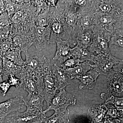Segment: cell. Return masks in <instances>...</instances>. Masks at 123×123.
I'll return each instance as SVG.
<instances>
[{"mask_svg": "<svg viewBox=\"0 0 123 123\" xmlns=\"http://www.w3.org/2000/svg\"><path fill=\"white\" fill-rule=\"evenodd\" d=\"M46 117L43 111H34L26 110L23 112H13L7 116L5 120L7 123H43Z\"/></svg>", "mask_w": 123, "mask_h": 123, "instance_id": "cell-1", "label": "cell"}, {"mask_svg": "<svg viewBox=\"0 0 123 123\" xmlns=\"http://www.w3.org/2000/svg\"><path fill=\"white\" fill-rule=\"evenodd\" d=\"M75 102V98L67 93L64 89L56 94L49 106L43 111L46 114V112L50 110H54L55 112L65 111L69 105Z\"/></svg>", "mask_w": 123, "mask_h": 123, "instance_id": "cell-2", "label": "cell"}, {"mask_svg": "<svg viewBox=\"0 0 123 123\" xmlns=\"http://www.w3.org/2000/svg\"><path fill=\"white\" fill-rule=\"evenodd\" d=\"M92 60L95 63L99 74L104 75L107 74L115 65L123 61L114 57L109 51L99 53L96 56L93 55Z\"/></svg>", "mask_w": 123, "mask_h": 123, "instance_id": "cell-3", "label": "cell"}, {"mask_svg": "<svg viewBox=\"0 0 123 123\" xmlns=\"http://www.w3.org/2000/svg\"><path fill=\"white\" fill-rule=\"evenodd\" d=\"M20 79L21 88L28 92L29 94H39L43 97V77L29 75L20 78Z\"/></svg>", "mask_w": 123, "mask_h": 123, "instance_id": "cell-4", "label": "cell"}, {"mask_svg": "<svg viewBox=\"0 0 123 123\" xmlns=\"http://www.w3.org/2000/svg\"><path fill=\"white\" fill-rule=\"evenodd\" d=\"M23 98L18 95L0 103V120L5 121L7 116L25 106Z\"/></svg>", "mask_w": 123, "mask_h": 123, "instance_id": "cell-5", "label": "cell"}, {"mask_svg": "<svg viewBox=\"0 0 123 123\" xmlns=\"http://www.w3.org/2000/svg\"><path fill=\"white\" fill-rule=\"evenodd\" d=\"M51 30L49 27H35L33 42L38 51L44 48L49 43Z\"/></svg>", "mask_w": 123, "mask_h": 123, "instance_id": "cell-6", "label": "cell"}, {"mask_svg": "<svg viewBox=\"0 0 123 123\" xmlns=\"http://www.w3.org/2000/svg\"><path fill=\"white\" fill-rule=\"evenodd\" d=\"M56 91L52 72L45 75L43 77V97L47 102V107L56 94Z\"/></svg>", "mask_w": 123, "mask_h": 123, "instance_id": "cell-7", "label": "cell"}, {"mask_svg": "<svg viewBox=\"0 0 123 123\" xmlns=\"http://www.w3.org/2000/svg\"><path fill=\"white\" fill-rule=\"evenodd\" d=\"M55 41L56 43V49L53 60L63 63L70 57L71 48L69 43L60 38H57Z\"/></svg>", "mask_w": 123, "mask_h": 123, "instance_id": "cell-8", "label": "cell"}, {"mask_svg": "<svg viewBox=\"0 0 123 123\" xmlns=\"http://www.w3.org/2000/svg\"><path fill=\"white\" fill-rule=\"evenodd\" d=\"M23 100L26 110L42 112L44 99L43 97L39 94H29L27 96L23 97Z\"/></svg>", "mask_w": 123, "mask_h": 123, "instance_id": "cell-9", "label": "cell"}, {"mask_svg": "<svg viewBox=\"0 0 123 123\" xmlns=\"http://www.w3.org/2000/svg\"><path fill=\"white\" fill-rule=\"evenodd\" d=\"M52 72L56 90L64 89L69 84V78L63 69L55 64L52 66Z\"/></svg>", "mask_w": 123, "mask_h": 123, "instance_id": "cell-10", "label": "cell"}, {"mask_svg": "<svg viewBox=\"0 0 123 123\" xmlns=\"http://www.w3.org/2000/svg\"><path fill=\"white\" fill-rule=\"evenodd\" d=\"M92 56L87 50L86 47L79 43L75 47L70 49V57L78 59L80 62L92 60Z\"/></svg>", "mask_w": 123, "mask_h": 123, "instance_id": "cell-11", "label": "cell"}, {"mask_svg": "<svg viewBox=\"0 0 123 123\" xmlns=\"http://www.w3.org/2000/svg\"><path fill=\"white\" fill-rule=\"evenodd\" d=\"M99 74L98 70H91L78 77L80 81L81 88H92L94 86L96 79Z\"/></svg>", "mask_w": 123, "mask_h": 123, "instance_id": "cell-12", "label": "cell"}, {"mask_svg": "<svg viewBox=\"0 0 123 123\" xmlns=\"http://www.w3.org/2000/svg\"><path fill=\"white\" fill-rule=\"evenodd\" d=\"M22 51L20 49L12 47L8 51L1 55L2 57L10 60L18 66H22L24 63V61L23 60L21 56Z\"/></svg>", "mask_w": 123, "mask_h": 123, "instance_id": "cell-13", "label": "cell"}, {"mask_svg": "<svg viewBox=\"0 0 123 123\" xmlns=\"http://www.w3.org/2000/svg\"><path fill=\"white\" fill-rule=\"evenodd\" d=\"M2 66L4 75L8 78L11 75L19 74L21 66H18L10 60L2 57Z\"/></svg>", "mask_w": 123, "mask_h": 123, "instance_id": "cell-14", "label": "cell"}, {"mask_svg": "<svg viewBox=\"0 0 123 123\" xmlns=\"http://www.w3.org/2000/svg\"><path fill=\"white\" fill-rule=\"evenodd\" d=\"M27 37L19 35L14 36L12 39L13 46L20 49L22 51L27 53L28 49L33 43V40L29 39Z\"/></svg>", "mask_w": 123, "mask_h": 123, "instance_id": "cell-15", "label": "cell"}, {"mask_svg": "<svg viewBox=\"0 0 123 123\" xmlns=\"http://www.w3.org/2000/svg\"><path fill=\"white\" fill-rule=\"evenodd\" d=\"M68 111L66 110L55 112L52 116L47 118L43 123H67Z\"/></svg>", "mask_w": 123, "mask_h": 123, "instance_id": "cell-16", "label": "cell"}, {"mask_svg": "<svg viewBox=\"0 0 123 123\" xmlns=\"http://www.w3.org/2000/svg\"><path fill=\"white\" fill-rule=\"evenodd\" d=\"M63 69L68 77L70 78H78L86 74L87 71L82 65H79L73 68Z\"/></svg>", "mask_w": 123, "mask_h": 123, "instance_id": "cell-17", "label": "cell"}, {"mask_svg": "<svg viewBox=\"0 0 123 123\" xmlns=\"http://www.w3.org/2000/svg\"><path fill=\"white\" fill-rule=\"evenodd\" d=\"M6 7V11L8 15L11 17L15 12L18 11L19 7L17 4L14 3L12 1H4Z\"/></svg>", "mask_w": 123, "mask_h": 123, "instance_id": "cell-18", "label": "cell"}, {"mask_svg": "<svg viewBox=\"0 0 123 123\" xmlns=\"http://www.w3.org/2000/svg\"><path fill=\"white\" fill-rule=\"evenodd\" d=\"M9 18L7 12L0 15V30L11 28V19Z\"/></svg>", "mask_w": 123, "mask_h": 123, "instance_id": "cell-19", "label": "cell"}, {"mask_svg": "<svg viewBox=\"0 0 123 123\" xmlns=\"http://www.w3.org/2000/svg\"><path fill=\"white\" fill-rule=\"evenodd\" d=\"M25 18V13L22 10H19L11 16L10 19L12 23L17 25L23 22Z\"/></svg>", "mask_w": 123, "mask_h": 123, "instance_id": "cell-20", "label": "cell"}, {"mask_svg": "<svg viewBox=\"0 0 123 123\" xmlns=\"http://www.w3.org/2000/svg\"><path fill=\"white\" fill-rule=\"evenodd\" d=\"M12 45V38L0 40V53L2 55L10 49Z\"/></svg>", "mask_w": 123, "mask_h": 123, "instance_id": "cell-21", "label": "cell"}, {"mask_svg": "<svg viewBox=\"0 0 123 123\" xmlns=\"http://www.w3.org/2000/svg\"><path fill=\"white\" fill-rule=\"evenodd\" d=\"M79 39L78 43L86 47L89 44L92 40V35L88 32L82 33Z\"/></svg>", "mask_w": 123, "mask_h": 123, "instance_id": "cell-22", "label": "cell"}, {"mask_svg": "<svg viewBox=\"0 0 123 123\" xmlns=\"http://www.w3.org/2000/svg\"><path fill=\"white\" fill-rule=\"evenodd\" d=\"M80 61L78 59H68L61 65V67L63 69L71 68H73L79 65Z\"/></svg>", "mask_w": 123, "mask_h": 123, "instance_id": "cell-23", "label": "cell"}, {"mask_svg": "<svg viewBox=\"0 0 123 123\" xmlns=\"http://www.w3.org/2000/svg\"><path fill=\"white\" fill-rule=\"evenodd\" d=\"M7 80L11 86H15L17 89L21 88V80L16 77L15 75H10L7 78Z\"/></svg>", "mask_w": 123, "mask_h": 123, "instance_id": "cell-24", "label": "cell"}, {"mask_svg": "<svg viewBox=\"0 0 123 123\" xmlns=\"http://www.w3.org/2000/svg\"><path fill=\"white\" fill-rule=\"evenodd\" d=\"M51 30L53 34L56 35H60L63 31V29L62 25L60 22L58 21H55L52 24Z\"/></svg>", "mask_w": 123, "mask_h": 123, "instance_id": "cell-25", "label": "cell"}, {"mask_svg": "<svg viewBox=\"0 0 123 123\" xmlns=\"http://www.w3.org/2000/svg\"><path fill=\"white\" fill-rule=\"evenodd\" d=\"M37 26L45 27L47 25L48 21L46 14L41 13L38 15L36 18Z\"/></svg>", "mask_w": 123, "mask_h": 123, "instance_id": "cell-26", "label": "cell"}, {"mask_svg": "<svg viewBox=\"0 0 123 123\" xmlns=\"http://www.w3.org/2000/svg\"><path fill=\"white\" fill-rule=\"evenodd\" d=\"M10 87L11 86L7 80L0 83V91L2 96L4 97L5 96Z\"/></svg>", "mask_w": 123, "mask_h": 123, "instance_id": "cell-27", "label": "cell"}, {"mask_svg": "<svg viewBox=\"0 0 123 123\" xmlns=\"http://www.w3.org/2000/svg\"><path fill=\"white\" fill-rule=\"evenodd\" d=\"M11 28L0 30V40H5L11 38Z\"/></svg>", "mask_w": 123, "mask_h": 123, "instance_id": "cell-28", "label": "cell"}, {"mask_svg": "<svg viewBox=\"0 0 123 123\" xmlns=\"http://www.w3.org/2000/svg\"><path fill=\"white\" fill-rule=\"evenodd\" d=\"M111 44H115L123 47V34L113 37L111 40Z\"/></svg>", "mask_w": 123, "mask_h": 123, "instance_id": "cell-29", "label": "cell"}, {"mask_svg": "<svg viewBox=\"0 0 123 123\" xmlns=\"http://www.w3.org/2000/svg\"><path fill=\"white\" fill-rule=\"evenodd\" d=\"M111 85V89L113 90L114 92L119 93L123 91V85L122 83L119 81L113 82Z\"/></svg>", "mask_w": 123, "mask_h": 123, "instance_id": "cell-30", "label": "cell"}, {"mask_svg": "<svg viewBox=\"0 0 123 123\" xmlns=\"http://www.w3.org/2000/svg\"><path fill=\"white\" fill-rule=\"evenodd\" d=\"M99 8L101 11L104 12H110L111 10V7L107 3H103L99 5Z\"/></svg>", "mask_w": 123, "mask_h": 123, "instance_id": "cell-31", "label": "cell"}, {"mask_svg": "<svg viewBox=\"0 0 123 123\" xmlns=\"http://www.w3.org/2000/svg\"><path fill=\"white\" fill-rule=\"evenodd\" d=\"M112 18L110 15H106L103 16L100 19V22L103 24H108L111 22Z\"/></svg>", "mask_w": 123, "mask_h": 123, "instance_id": "cell-32", "label": "cell"}, {"mask_svg": "<svg viewBox=\"0 0 123 123\" xmlns=\"http://www.w3.org/2000/svg\"><path fill=\"white\" fill-rule=\"evenodd\" d=\"M6 12V7L4 1L0 0V15Z\"/></svg>", "mask_w": 123, "mask_h": 123, "instance_id": "cell-33", "label": "cell"}, {"mask_svg": "<svg viewBox=\"0 0 123 123\" xmlns=\"http://www.w3.org/2000/svg\"><path fill=\"white\" fill-rule=\"evenodd\" d=\"M4 75L3 68L2 66V61H0V83L3 81L2 76Z\"/></svg>", "mask_w": 123, "mask_h": 123, "instance_id": "cell-34", "label": "cell"}, {"mask_svg": "<svg viewBox=\"0 0 123 123\" xmlns=\"http://www.w3.org/2000/svg\"><path fill=\"white\" fill-rule=\"evenodd\" d=\"M75 3L77 4L78 5L81 6H85L86 5V1L85 0H80L75 1Z\"/></svg>", "mask_w": 123, "mask_h": 123, "instance_id": "cell-35", "label": "cell"}, {"mask_svg": "<svg viewBox=\"0 0 123 123\" xmlns=\"http://www.w3.org/2000/svg\"><path fill=\"white\" fill-rule=\"evenodd\" d=\"M0 123H5V121L0 120Z\"/></svg>", "mask_w": 123, "mask_h": 123, "instance_id": "cell-36", "label": "cell"}]
</instances>
